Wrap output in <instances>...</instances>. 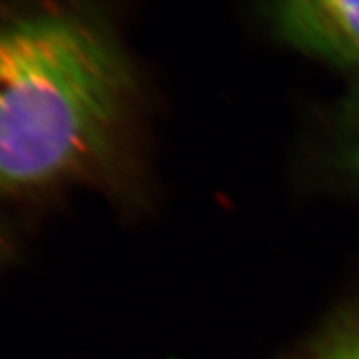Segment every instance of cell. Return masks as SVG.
Returning a JSON list of instances; mask_svg holds the SVG:
<instances>
[{
	"label": "cell",
	"instance_id": "1",
	"mask_svg": "<svg viewBox=\"0 0 359 359\" xmlns=\"http://www.w3.org/2000/svg\"><path fill=\"white\" fill-rule=\"evenodd\" d=\"M128 86L118 51L84 18L0 15V199L95 159L123 115Z\"/></svg>",
	"mask_w": 359,
	"mask_h": 359
},
{
	"label": "cell",
	"instance_id": "2",
	"mask_svg": "<svg viewBox=\"0 0 359 359\" xmlns=\"http://www.w3.org/2000/svg\"><path fill=\"white\" fill-rule=\"evenodd\" d=\"M283 32L297 46L359 69V0H272Z\"/></svg>",
	"mask_w": 359,
	"mask_h": 359
},
{
	"label": "cell",
	"instance_id": "3",
	"mask_svg": "<svg viewBox=\"0 0 359 359\" xmlns=\"http://www.w3.org/2000/svg\"><path fill=\"white\" fill-rule=\"evenodd\" d=\"M346 155L352 168L359 173V93L352 99L351 108L346 111Z\"/></svg>",
	"mask_w": 359,
	"mask_h": 359
},
{
	"label": "cell",
	"instance_id": "4",
	"mask_svg": "<svg viewBox=\"0 0 359 359\" xmlns=\"http://www.w3.org/2000/svg\"><path fill=\"white\" fill-rule=\"evenodd\" d=\"M321 359H359V332L352 334L341 343H337Z\"/></svg>",
	"mask_w": 359,
	"mask_h": 359
}]
</instances>
